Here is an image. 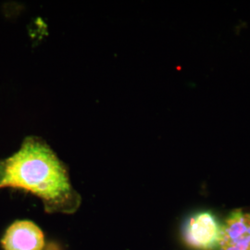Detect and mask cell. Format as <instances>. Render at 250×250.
Segmentation results:
<instances>
[{
    "mask_svg": "<svg viewBox=\"0 0 250 250\" xmlns=\"http://www.w3.org/2000/svg\"><path fill=\"white\" fill-rule=\"evenodd\" d=\"M15 188L41 199L48 213H74L80 195L72 188L69 173L55 152L38 137H27L20 149L4 161L1 188Z\"/></svg>",
    "mask_w": 250,
    "mask_h": 250,
    "instance_id": "6da1fadb",
    "label": "cell"
},
{
    "mask_svg": "<svg viewBox=\"0 0 250 250\" xmlns=\"http://www.w3.org/2000/svg\"><path fill=\"white\" fill-rule=\"evenodd\" d=\"M222 226L209 211L191 216L184 228V239L193 250H212L219 245Z\"/></svg>",
    "mask_w": 250,
    "mask_h": 250,
    "instance_id": "7a4b0ae2",
    "label": "cell"
},
{
    "mask_svg": "<svg viewBox=\"0 0 250 250\" xmlns=\"http://www.w3.org/2000/svg\"><path fill=\"white\" fill-rule=\"evenodd\" d=\"M1 245L4 250H43L45 236L31 221H16L5 232Z\"/></svg>",
    "mask_w": 250,
    "mask_h": 250,
    "instance_id": "3957f363",
    "label": "cell"
},
{
    "mask_svg": "<svg viewBox=\"0 0 250 250\" xmlns=\"http://www.w3.org/2000/svg\"><path fill=\"white\" fill-rule=\"evenodd\" d=\"M221 250H250V212L232 211L222 226Z\"/></svg>",
    "mask_w": 250,
    "mask_h": 250,
    "instance_id": "277c9868",
    "label": "cell"
},
{
    "mask_svg": "<svg viewBox=\"0 0 250 250\" xmlns=\"http://www.w3.org/2000/svg\"><path fill=\"white\" fill-rule=\"evenodd\" d=\"M4 176V161H0V184Z\"/></svg>",
    "mask_w": 250,
    "mask_h": 250,
    "instance_id": "5b68a950",
    "label": "cell"
}]
</instances>
